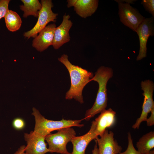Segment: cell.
Returning a JSON list of instances; mask_svg holds the SVG:
<instances>
[{
	"label": "cell",
	"mask_w": 154,
	"mask_h": 154,
	"mask_svg": "<svg viewBox=\"0 0 154 154\" xmlns=\"http://www.w3.org/2000/svg\"><path fill=\"white\" fill-rule=\"evenodd\" d=\"M58 60L66 67L70 78V88L66 93L65 99L68 100L74 99L81 104L83 103V89L93 77V74L80 67L72 64L68 60L66 54H63Z\"/></svg>",
	"instance_id": "6da1fadb"
},
{
	"label": "cell",
	"mask_w": 154,
	"mask_h": 154,
	"mask_svg": "<svg viewBox=\"0 0 154 154\" xmlns=\"http://www.w3.org/2000/svg\"><path fill=\"white\" fill-rule=\"evenodd\" d=\"M113 75V71L111 68L101 66L90 80V82L92 81L97 82L99 88L95 101L92 108L86 111L84 119L89 121L96 115L106 109L108 102L107 85Z\"/></svg>",
	"instance_id": "7a4b0ae2"
},
{
	"label": "cell",
	"mask_w": 154,
	"mask_h": 154,
	"mask_svg": "<svg viewBox=\"0 0 154 154\" xmlns=\"http://www.w3.org/2000/svg\"><path fill=\"white\" fill-rule=\"evenodd\" d=\"M32 114L35 117V125L34 131L45 137L53 131L60 129L73 126L81 127L84 125L80 123L84 119L80 120H66L63 118L62 120L54 121L46 119L35 108L32 109Z\"/></svg>",
	"instance_id": "3957f363"
},
{
	"label": "cell",
	"mask_w": 154,
	"mask_h": 154,
	"mask_svg": "<svg viewBox=\"0 0 154 154\" xmlns=\"http://www.w3.org/2000/svg\"><path fill=\"white\" fill-rule=\"evenodd\" d=\"M72 127H67L57 130V132L50 133L45 137L48 145L50 152L61 154H71L66 149L67 143L76 135V132Z\"/></svg>",
	"instance_id": "277c9868"
},
{
	"label": "cell",
	"mask_w": 154,
	"mask_h": 154,
	"mask_svg": "<svg viewBox=\"0 0 154 154\" xmlns=\"http://www.w3.org/2000/svg\"><path fill=\"white\" fill-rule=\"evenodd\" d=\"M42 7L39 12L37 21L34 27L30 30L24 33V36L29 39L35 38L47 25L51 22H55L58 15L52 10L53 4L51 0H42Z\"/></svg>",
	"instance_id": "5b68a950"
},
{
	"label": "cell",
	"mask_w": 154,
	"mask_h": 154,
	"mask_svg": "<svg viewBox=\"0 0 154 154\" xmlns=\"http://www.w3.org/2000/svg\"><path fill=\"white\" fill-rule=\"evenodd\" d=\"M118 4V14L120 21L135 32L145 18L130 4L122 0H115Z\"/></svg>",
	"instance_id": "8992f818"
},
{
	"label": "cell",
	"mask_w": 154,
	"mask_h": 154,
	"mask_svg": "<svg viewBox=\"0 0 154 154\" xmlns=\"http://www.w3.org/2000/svg\"><path fill=\"white\" fill-rule=\"evenodd\" d=\"M141 84V89L143 92V95L144 97V100L141 115L132 126V128L134 129H139L141 122L146 121L148 114L151 112L152 108L154 107L153 98L154 90L153 82L149 80H146L142 81Z\"/></svg>",
	"instance_id": "52a82bcc"
},
{
	"label": "cell",
	"mask_w": 154,
	"mask_h": 154,
	"mask_svg": "<svg viewBox=\"0 0 154 154\" xmlns=\"http://www.w3.org/2000/svg\"><path fill=\"white\" fill-rule=\"evenodd\" d=\"M154 19L152 17L145 18L140 24L135 32L139 37V49L136 58L137 61L140 60L147 56V44L149 37L154 35Z\"/></svg>",
	"instance_id": "ba28073f"
},
{
	"label": "cell",
	"mask_w": 154,
	"mask_h": 154,
	"mask_svg": "<svg viewBox=\"0 0 154 154\" xmlns=\"http://www.w3.org/2000/svg\"><path fill=\"white\" fill-rule=\"evenodd\" d=\"M24 138L27 145L25 146L26 154H45L50 152L45 142V137L35 131L25 133Z\"/></svg>",
	"instance_id": "9c48e42d"
},
{
	"label": "cell",
	"mask_w": 154,
	"mask_h": 154,
	"mask_svg": "<svg viewBox=\"0 0 154 154\" xmlns=\"http://www.w3.org/2000/svg\"><path fill=\"white\" fill-rule=\"evenodd\" d=\"M95 139L98 146L99 154H118L121 152V147L114 138V133L106 129Z\"/></svg>",
	"instance_id": "30bf717a"
},
{
	"label": "cell",
	"mask_w": 154,
	"mask_h": 154,
	"mask_svg": "<svg viewBox=\"0 0 154 154\" xmlns=\"http://www.w3.org/2000/svg\"><path fill=\"white\" fill-rule=\"evenodd\" d=\"M69 15L65 14L63 17L62 23L56 27L54 32L52 46L55 49H58L63 44L69 42L70 40L69 31L73 23L69 19Z\"/></svg>",
	"instance_id": "8fae6325"
},
{
	"label": "cell",
	"mask_w": 154,
	"mask_h": 154,
	"mask_svg": "<svg viewBox=\"0 0 154 154\" xmlns=\"http://www.w3.org/2000/svg\"><path fill=\"white\" fill-rule=\"evenodd\" d=\"M55 23L47 26L34 38L32 42V46L40 52H42L50 45H53L54 32L56 28Z\"/></svg>",
	"instance_id": "7c38bea8"
},
{
	"label": "cell",
	"mask_w": 154,
	"mask_h": 154,
	"mask_svg": "<svg viewBox=\"0 0 154 154\" xmlns=\"http://www.w3.org/2000/svg\"><path fill=\"white\" fill-rule=\"evenodd\" d=\"M67 6L72 7L76 13L81 17L86 18L91 16L97 10L98 5V0H68Z\"/></svg>",
	"instance_id": "4fadbf2b"
},
{
	"label": "cell",
	"mask_w": 154,
	"mask_h": 154,
	"mask_svg": "<svg viewBox=\"0 0 154 154\" xmlns=\"http://www.w3.org/2000/svg\"><path fill=\"white\" fill-rule=\"evenodd\" d=\"M116 112L111 108L105 110L92 123L95 127L96 135L100 136L108 128L112 127L115 121Z\"/></svg>",
	"instance_id": "5bb4252c"
},
{
	"label": "cell",
	"mask_w": 154,
	"mask_h": 154,
	"mask_svg": "<svg viewBox=\"0 0 154 154\" xmlns=\"http://www.w3.org/2000/svg\"><path fill=\"white\" fill-rule=\"evenodd\" d=\"M98 136L95 132V127L92 123L89 131L81 136L74 137L70 142L73 146L71 154H85L86 149L89 143Z\"/></svg>",
	"instance_id": "9a60e30c"
},
{
	"label": "cell",
	"mask_w": 154,
	"mask_h": 154,
	"mask_svg": "<svg viewBox=\"0 0 154 154\" xmlns=\"http://www.w3.org/2000/svg\"><path fill=\"white\" fill-rule=\"evenodd\" d=\"M137 151L141 154H149L154 147V132L143 135L136 143Z\"/></svg>",
	"instance_id": "2e32d148"
},
{
	"label": "cell",
	"mask_w": 154,
	"mask_h": 154,
	"mask_svg": "<svg viewBox=\"0 0 154 154\" xmlns=\"http://www.w3.org/2000/svg\"><path fill=\"white\" fill-rule=\"evenodd\" d=\"M23 5L20 6V9L24 12L23 17L30 15L38 17L39 12L41 9V3L38 0H22Z\"/></svg>",
	"instance_id": "e0dca14e"
},
{
	"label": "cell",
	"mask_w": 154,
	"mask_h": 154,
	"mask_svg": "<svg viewBox=\"0 0 154 154\" xmlns=\"http://www.w3.org/2000/svg\"><path fill=\"white\" fill-rule=\"evenodd\" d=\"M4 17L6 27L9 31L15 32L20 28L22 21L20 16L16 12L9 10Z\"/></svg>",
	"instance_id": "ac0fdd59"
},
{
	"label": "cell",
	"mask_w": 154,
	"mask_h": 154,
	"mask_svg": "<svg viewBox=\"0 0 154 154\" xmlns=\"http://www.w3.org/2000/svg\"><path fill=\"white\" fill-rule=\"evenodd\" d=\"M127 138L128 144L127 149L123 152L118 154H141L134 148L131 136L129 132L128 133Z\"/></svg>",
	"instance_id": "d6986e66"
},
{
	"label": "cell",
	"mask_w": 154,
	"mask_h": 154,
	"mask_svg": "<svg viewBox=\"0 0 154 154\" xmlns=\"http://www.w3.org/2000/svg\"><path fill=\"white\" fill-rule=\"evenodd\" d=\"M141 4L145 10L154 17V0H143Z\"/></svg>",
	"instance_id": "ffe728a7"
},
{
	"label": "cell",
	"mask_w": 154,
	"mask_h": 154,
	"mask_svg": "<svg viewBox=\"0 0 154 154\" xmlns=\"http://www.w3.org/2000/svg\"><path fill=\"white\" fill-rule=\"evenodd\" d=\"M10 1L9 0H0V19L4 17L9 10L8 6Z\"/></svg>",
	"instance_id": "44dd1931"
},
{
	"label": "cell",
	"mask_w": 154,
	"mask_h": 154,
	"mask_svg": "<svg viewBox=\"0 0 154 154\" xmlns=\"http://www.w3.org/2000/svg\"><path fill=\"white\" fill-rule=\"evenodd\" d=\"M12 125L16 129L20 130L22 129L24 127L25 123L23 119L20 118H17L13 120Z\"/></svg>",
	"instance_id": "7402d4cb"
},
{
	"label": "cell",
	"mask_w": 154,
	"mask_h": 154,
	"mask_svg": "<svg viewBox=\"0 0 154 154\" xmlns=\"http://www.w3.org/2000/svg\"><path fill=\"white\" fill-rule=\"evenodd\" d=\"M151 112L150 117L147 118L146 120L147 125L149 126H152L154 125V107L152 108Z\"/></svg>",
	"instance_id": "603a6c76"
},
{
	"label": "cell",
	"mask_w": 154,
	"mask_h": 154,
	"mask_svg": "<svg viewBox=\"0 0 154 154\" xmlns=\"http://www.w3.org/2000/svg\"><path fill=\"white\" fill-rule=\"evenodd\" d=\"M25 146H21L14 154H26L25 152Z\"/></svg>",
	"instance_id": "cb8c5ba5"
},
{
	"label": "cell",
	"mask_w": 154,
	"mask_h": 154,
	"mask_svg": "<svg viewBox=\"0 0 154 154\" xmlns=\"http://www.w3.org/2000/svg\"><path fill=\"white\" fill-rule=\"evenodd\" d=\"M96 144L94 146V149L92 151V154H99L98 148L97 146V143L96 140Z\"/></svg>",
	"instance_id": "d4e9b609"
},
{
	"label": "cell",
	"mask_w": 154,
	"mask_h": 154,
	"mask_svg": "<svg viewBox=\"0 0 154 154\" xmlns=\"http://www.w3.org/2000/svg\"><path fill=\"white\" fill-rule=\"evenodd\" d=\"M149 154H154V150H151Z\"/></svg>",
	"instance_id": "484cf974"
}]
</instances>
